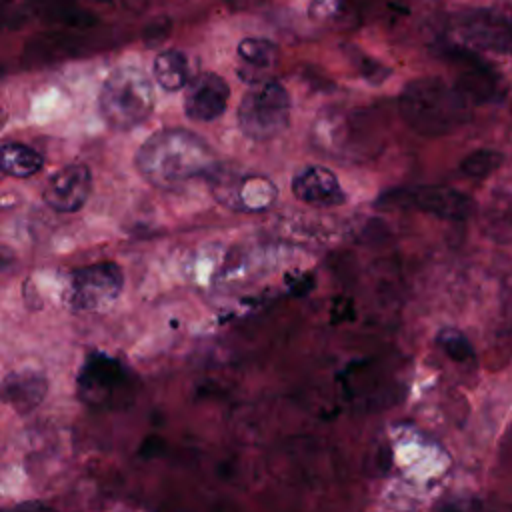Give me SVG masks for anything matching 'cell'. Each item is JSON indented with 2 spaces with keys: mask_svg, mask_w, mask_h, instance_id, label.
<instances>
[{
  "mask_svg": "<svg viewBox=\"0 0 512 512\" xmlns=\"http://www.w3.org/2000/svg\"><path fill=\"white\" fill-rule=\"evenodd\" d=\"M292 194L310 206L334 208L346 200L336 174L320 164L304 166L292 178Z\"/></svg>",
  "mask_w": 512,
  "mask_h": 512,
  "instance_id": "5bb4252c",
  "label": "cell"
},
{
  "mask_svg": "<svg viewBox=\"0 0 512 512\" xmlns=\"http://www.w3.org/2000/svg\"><path fill=\"white\" fill-rule=\"evenodd\" d=\"M436 344L454 362L464 364V362L474 360V348H472L470 340L456 328H442L436 336Z\"/></svg>",
  "mask_w": 512,
  "mask_h": 512,
  "instance_id": "44dd1931",
  "label": "cell"
},
{
  "mask_svg": "<svg viewBox=\"0 0 512 512\" xmlns=\"http://www.w3.org/2000/svg\"><path fill=\"white\" fill-rule=\"evenodd\" d=\"M48 380L34 370L10 372L2 382L4 402L18 414L32 412L46 396Z\"/></svg>",
  "mask_w": 512,
  "mask_h": 512,
  "instance_id": "9a60e30c",
  "label": "cell"
},
{
  "mask_svg": "<svg viewBox=\"0 0 512 512\" xmlns=\"http://www.w3.org/2000/svg\"><path fill=\"white\" fill-rule=\"evenodd\" d=\"M0 166H2V172L8 176L28 178L42 170L44 158L32 146H26L22 142H6L2 144Z\"/></svg>",
  "mask_w": 512,
  "mask_h": 512,
  "instance_id": "e0dca14e",
  "label": "cell"
},
{
  "mask_svg": "<svg viewBox=\"0 0 512 512\" xmlns=\"http://www.w3.org/2000/svg\"><path fill=\"white\" fill-rule=\"evenodd\" d=\"M154 78L160 88L176 92L190 82V64L180 50H164L154 60Z\"/></svg>",
  "mask_w": 512,
  "mask_h": 512,
  "instance_id": "ac0fdd59",
  "label": "cell"
},
{
  "mask_svg": "<svg viewBox=\"0 0 512 512\" xmlns=\"http://www.w3.org/2000/svg\"><path fill=\"white\" fill-rule=\"evenodd\" d=\"M386 200H394L396 204L410 206L416 210H422L426 214H432L442 220H466L474 212V200L450 186H438V184H426V186H410L394 190L386 196Z\"/></svg>",
  "mask_w": 512,
  "mask_h": 512,
  "instance_id": "ba28073f",
  "label": "cell"
},
{
  "mask_svg": "<svg viewBox=\"0 0 512 512\" xmlns=\"http://www.w3.org/2000/svg\"><path fill=\"white\" fill-rule=\"evenodd\" d=\"M502 164H504V154L502 152L490 150V148H480V150L470 152L460 162V172L468 178L482 180V178L490 176L492 172H496Z\"/></svg>",
  "mask_w": 512,
  "mask_h": 512,
  "instance_id": "ffe728a7",
  "label": "cell"
},
{
  "mask_svg": "<svg viewBox=\"0 0 512 512\" xmlns=\"http://www.w3.org/2000/svg\"><path fill=\"white\" fill-rule=\"evenodd\" d=\"M140 176L156 188L174 190L194 178L212 176L220 164L214 148L184 128L154 132L136 152Z\"/></svg>",
  "mask_w": 512,
  "mask_h": 512,
  "instance_id": "6da1fadb",
  "label": "cell"
},
{
  "mask_svg": "<svg viewBox=\"0 0 512 512\" xmlns=\"http://www.w3.org/2000/svg\"><path fill=\"white\" fill-rule=\"evenodd\" d=\"M510 14H512V10H510Z\"/></svg>",
  "mask_w": 512,
  "mask_h": 512,
  "instance_id": "d4e9b609",
  "label": "cell"
},
{
  "mask_svg": "<svg viewBox=\"0 0 512 512\" xmlns=\"http://www.w3.org/2000/svg\"><path fill=\"white\" fill-rule=\"evenodd\" d=\"M92 36L84 30H56L44 32L34 38L24 48V64L26 66H44L70 56H76L92 44Z\"/></svg>",
  "mask_w": 512,
  "mask_h": 512,
  "instance_id": "4fadbf2b",
  "label": "cell"
},
{
  "mask_svg": "<svg viewBox=\"0 0 512 512\" xmlns=\"http://www.w3.org/2000/svg\"><path fill=\"white\" fill-rule=\"evenodd\" d=\"M92 190V174L86 164H66L56 170L42 192L44 202L56 212H78Z\"/></svg>",
  "mask_w": 512,
  "mask_h": 512,
  "instance_id": "8fae6325",
  "label": "cell"
},
{
  "mask_svg": "<svg viewBox=\"0 0 512 512\" xmlns=\"http://www.w3.org/2000/svg\"><path fill=\"white\" fill-rule=\"evenodd\" d=\"M128 386L126 366L104 352L88 354L76 378L78 398L92 408H116L128 398Z\"/></svg>",
  "mask_w": 512,
  "mask_h": 512,
  "instance_id": "5b68a950",
  "label": "cell"
},
{
  "mask_svg": "<svg viewBox=\"0 0 512 512\" xmlns=\"http://www.w3.org/2000/svg\"><path fill=\"white\" fill-rule=\"evenodd\" d=\"M240 60L252 70H266L276 62V46L266 38H244L238 44Z\"/></svg>",
  "mask_w": 512,
  "mask_h": 512,
  "instance_id": "d6986e66",
  "label": "cell"
},
{
  "mask_svg": "<svg viewBox=\"0 0 512 512\" xmlns=\"http://www.w3.org/2000/svg\"><path fill=\"white\" fill-rule=\"evenodd\" d=\"M216 198L240 212H264L276 200V186L264 174H226L220 168L210 176Z\"/></svg>",
  "mask_w": 512,
  "mask_h": 512,
  "instance_id": "52a82bcc",
  "label": "cell"
},
{
  "mask_svg": "<svg viewBox=\"0 0 512 512\" xmlns=\"http://www.w3.org/2000/svg\"><path fill=\"white\" fill-rule=\"evenodd\" d=\"M98 2H104V0H98Z\"/></svg>",
  "mask_w": 512,
  "mask_h": 512,
  "instance_id": "cb8c5ba5",
  "label": "cell"
},
{
  "mask_svg": "<svg viewBox=\"0 0 512 512\" xmlns=\"http://www.w3.org/2000/svg\"><path fill=\"white\" fill-rule=\"evenodd\" d=\"M228 98L230 88L226 80L214 72H204L188 82L184 112L194 122H212L226 112Z\"/></svg>",
  "mask_w": 512,
  "mask_h": 512,
  "instance_id": "7c38bea8",
  "label": "cell"
},
{
  "mask_svg": "<svg viewBox=\"0 0 512 512\" xmlns=\"http://www.w3.org/2000/svg\"><path fill=\"white\" fill-rule=\"evenodd\" d=\"M170 32V20L162 18V20H154L148 24V28L144 30V40L152 46V44H158L162 42Z\"/></svg>",
  "mask_w": 512,
  "mask_h": 512,
  "instance_id": "603a6c76",
  "label": "cell"
},
{
  "mask_svg": "<svg viewBox=\"0 0 512 512\" xmlns=\"http://www.w3.org/2000/svg\"><path fill=\"white\" fill-rule=\"evenodd\" d=\"M462 38L482 50L512 54V14L496 8H472L456 16Z\"/></svg>",
  "mask_w": 512,
  "mask_h": 512,
  "instance_id": "9c48e42d",
  "label": "cell"
},
{
  "mask_svg": "<svg viewBox=\"0 0 512 512\" xmlns=\"http://www.w3.org/2000/svg\"><path fill=\"white\" fill-rule=\"evenodd\" d=\"M468 100L444 80L426 76L408 82L398 98L402 120L420 136L436 138L468 120Z\"/></svg>",
  "mask_w": 512,
  "mask_h": 512,
  "instance_id": "7a4b0ae2",
  "label": "cell"
},
{
  "mask_svg": "<svg viewBox=\"0 0 512 512\" xmlns=\"http://www.w3.org/2000/svg\"><path fill=\"white\" fill-rule=\"evenodd\" d=\"M32 14L46 24H60L72 30H88L98 22V18L80 8L76 0H40L32 4Z\"/></svg>",
  "mask_w": 512,
  "mask_h": 512,
  "instance_id": "2e32d148",
  "label": "cell"
},
{
  "mask_svg": "<svg viewBox=\"0 0 512 512\" xmlns=\"http://www.w3.org/2000/svg\"><path fill=\"white\" fill-rule=\"evenodd\" d=\"M290 124V96L276 80L256 82L238 106L242 134L256 142L280 136Z\"/></svg>",
  "mask_w": 512,
  "mask_h": 512,
  "instance_id": "277c9868",
  "label": "cell"
},
{
  "mask_svg": "<svg viewBox=\"0 0 512 512\" xmlns=\"http://www.w3.org/2000/svg\"><path fill=\"white\" fill-rule=\"evenodd\" d=\"M448 56L460 64V74L456 76L454 86L470 104H488L502 96L500 76L474 52L466 48H450Z\"/></svg>",
  "mask_w": 512,
  "mask_h": 512,
  "instance_id": "30bf717a",
  "label": "cell"
},
{
  "mask_svg": "<svg viewBox=\"0 0 512 512\" xmlns=\"http://www.w3.org/2000/svg\"><path fill=\"white\" fill-rule=\"evenodd\" d=\"M98 108L112 130L140 126L154 108L152 80L138 66L114 68L100 88Z\"/></svg>",
  "mask_w": 512,
  "mask_h": 512,
  "instance_id": "3957f363",
  "label": "cell"
},
{
  "mask_svg": "<svg viewBox=\"0 0 512 512\" xmlns=\"http://www.w3.org/2000/svg\"><path fill=\"white\" fill-rule=\"evenodd\" d=\"M122 286L124 274L116 262H96L72 272L66 300L74 310L94 312L116 302Z\"/></svg>",
  "mask_w": 512,
  "mask_h": 512,
  "instance_id": "8992f818",
  "label": "cell"
},
{
  "mask_svg": "<svg viewBox=\"0 0 512 512\" xmlns=\"http://www.w3.org/2000/svg\"><path fill=\"white\" fill-rule=\"evenodd\" d=\"M348 10H350L348 0H312V4H310V16L320 22L338 20Z\"/></svg>",
  "mask_w": 512,
  "mask_h": 512,
  "instance_id": "7402d4cb",
  "label": "cell"
}]
</instances>
